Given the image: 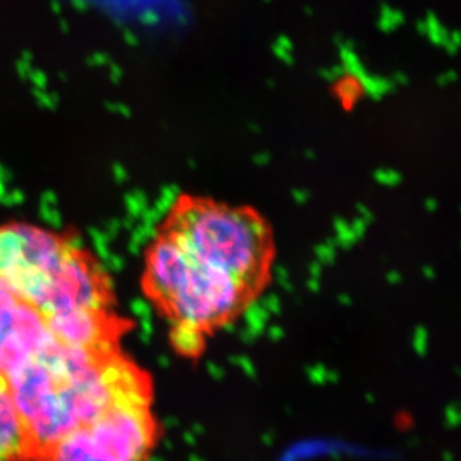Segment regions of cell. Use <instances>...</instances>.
Masks as SVG:
<instances>
[{"label":"cell","instance_id":"6da1fadb","mask_svg":"<svg viewBox=\"0 0 461 461\" xmlns=\"http://www.w3.org/2000/svg\"><path fill=\"white\" fill-rule=\"evenodd\" d=\"M35 449H46L124 397H151L150 379L109 351L56 341L5 375Z\"/></svg>","mask_w":461,"mask_h":461},{"label":"cell","instance_id":"7a4b0ae2","mask_svg":"<svg viewBox=\"0 0 461 461\" xmlns=\"http://www.w3.org/2000/svg\"><path fill=\"white\" fill-rule=\"evenodd\" d=\"M142 288L167 323L173 351L190 361H197L209 339L257 300L234 278L191 255L161 230L145 252Z\"/></svg>","mask_w":461,"mask_h":461},{"label":"cell","instance_id":"3957f363","mask_svg":"<svg viewBox=\"0 0 461 461\" xmlns=\"http://www.w3.org/2000/svg\"><path fill=\"white\" fill-rule=\"evenodd\" d=\"M160 230L191 255L234 278L257 299L272 282L275 233L268 218L250 205L182 192L169 208Z\"/></svg>","mask_w":461,"mask_h":461},{"label":"cell","instance_id":"277c9868","mask_svg":"<svg viewBox=\"0 0 461 461\" xmlns=\"http://www.w3.org/2000/svg\"><path fill=\"white\" fill-rule=\"evenodd\" d=\"M75 250L56 234L27 224L0 227V281L45 320L66 309L64 278Z\"/></svg>","mask_w":461,"mask_h":461},{"label":"cell","instance_id":"5b68a950","mask_svg":"<svg viewBox=\"0 0 461 461\" xmlns=\"http://www.w3.org/2000/svg\"><path fill=\"white\" fill-rule=\"evenodd\" d=\"M158 431L151 397H124L43 449L42 461H148Z\"/></svg>","mask_w":461,"mask_h":461},{"label":"cell","instance_id":"8992f818","mask_svg":"<svg viewBox=\"0 0 461 461\" xmlns=\"http://www.w3.org/2000/svg\"><path fill=\"white\" fill-rule=\"evenodd\" d=\"M333 94L339 103L344 108L349 109L365 94V85H363V82L358 78L352 75H345L339 78L333 85Z\"/></svg>","mask_w":461,"mask_h":461},{"label":"cell","instance_id":"52a82bcc","mask_svg":"<svg viewBox=\"0 0 461 461\" xmlns=\"http://www.w3.org/2000/svg\"><path fill=\"white\" fill-rule=\"evenodd\" d=\"M0 379H5V376H3V373H2V372H0Z\"/></svg>","mask_w":461,"mask_h":461}]
</instances>
